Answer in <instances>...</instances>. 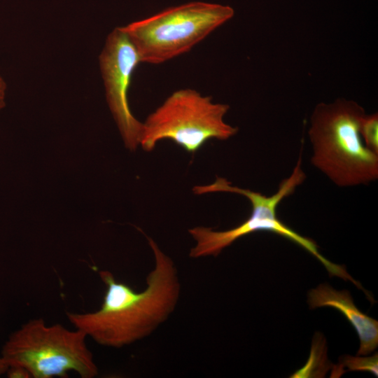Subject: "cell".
Listing matches in <instances>:
<instances>
[{
  "label": "cell",
  "instance_id": "6da1fadb",
  "mask_svg": "<svg viewBox=\"0 0 378 378\" xmlns=\"http://www.w3.org/2000/svg\"><path fill=\"white\" fill-rule=\"evenodd\" d=\"M155 265L148 274L146 288L136 292L118 282L108 270L99 276L106 286L103 302L92 312H66L69 321L97 344L122 348L145 338L171 315L178 303L181 284L177 268L150 237Z\"/></svg>",
  "mask_w": 378,
  "mask_h": 378
},
{
  "label": "cell",
  "instance_id": "7a4b0ae2",
  "mask_svg": "<svg viewBox=\"0 0 378 378\" xmlns=\"http://www.w3.org/2000/svg\"><path fill=\"white\" fill-rule=\"evenodd\" d=\"M364 113L357 102L340 98L317 104L311 115V162L339 187L367 185L378 178V155L365 146L358 132Z\"/></svg>",
  "mask_w": 378,
  "mask_h": 378
},
{
  "label": "cell",
  "instance_id": "3957f363",
  "mask_svg": "<svg viewBox=\"0 0 378 378\" xmlns=\"http://www.w3.org/2000/svg\"><path fill=\"white\" fill-rule=\"evenodd\" d=\"M305 178L306 175L302 168V157L300 155L291 174L279 183L277 191L270 196L233 186L221 177H217L213 183L195 186L192 191L195 195L223 192L243 195L251 204V213L242 223L227 230L216 231L205 227L189 229L190 234L196 241L195 246L190 251L189 256L192 258L217 256L224 248L245 235L258 231H268L286 238L304 248L319 260L331 276L356 284L357 281L349 274L343 265L330 262L320 253L314 241L298 234L277 217L278 205L284 198L292 195Z\"/></svg>",
  "mask_w": 378,
  "mask_h": 378
},
{
  "label": "cell",
  "instance_id": "277c9868",
  "mask_svg": "<svg viewBox=\"0 0 378 378\" xmlns=\"http://www.w3.org/2000/svg\"><path fill=\"white\" fill-rule=\"evenodd\" d=\"M81 330L30 319L4 343L1 357L8 365L24 368L33 378L66 377L69 372L94 378L98 368Z\"/></svg>",
  "mask_w": 378,
  "mask_h": 378
},
{
  "label": "cell",
  "instance_id": "5b68a950",
  "mask_svg": "<svg viewBox=\"0 0 378 378\" xmlns=\"http://www.w3.org/2000/svg\"><path fill=\"white\" fill-rule=\"evenodd\" d=\"M234 14L229 6L192 1L121 28L135 47L141 62L158 64L190 51Z\"/></svg>",
  "mask_w": 378,
  "mask_h": 378
},
{
  "label": "cell",
  "instance_id": "8992f818",
  "mask_svg": "<svg viewBox=\"0 0 378 378\" xmlns=\"http://www.w3.org/2000/svg\"><path fill=\"white\" fill-rule=\"evenodd\" d=\"M229 109L228 104L215 103L194 89L178 90L147 117L139 144L150 152L168 139L195 153L210 139L227 140L237 133L238 128L224 120Z\"/></svg>",
  "mask_w": 378,
  "mask_h": 378
},
{
  "label": "cell",
  "instance_id": "52a82bcc",
  "mask_svg": "<svg viewBox=\"0 0 378 378\" xmlns=\"http://www.w3.org/2000/svg\"><path fill=\"white\" fill-rule=\"evenodd\" d=\"M139 63L138 52L127 35L121 27L115 28L107 36L99 66L109 108L130 150L139 145L143 128V122L130 111L127 97L132 76Z\"/></svg>",
  "mask_w": 378,
  "mask_h": 378
},
{
  "label": "cell",
  "instance_id": "ba28073f",
  "mask_svg": "<svg viewBox=\"0 0 378 378\" xmlns=\"http://www.w3.org/2000/svg\"><path fill=\"white\" fill-rule=\"evenodd\" d=\"M311 309L330 307L342 312L356 330L360 340L357 356H366L378 345V321L356 307L348 290H337L328 284H321L308 294Z\"/></svg>",
  "mask_w": 378,
  "mask_h": 378
},
{
  "label": "cell",
  "instance_id": "9c48e42d",
  "mask_svg": "<svg viewBox=\"0 0 378 378\" xmlns=\"http://www.w3.org/2000/svg\"><path fill=\"white\" fill-rule=\"evenodd\" d=\"M358 132L365 146L378 155V114L364 113L360 119Z\"/></svg>",
  "mask_w": 378,
  "mask_h": 378
},
{
  "label": "cell",
  "instance_id": "30bf717a",
  "mask_svg": "<svg viewBox=\"0 0 378 378\" xmlns=\"http://www.w3.org/2000/svg\"><path fill=\"white\" fill-rule=\"evenodd\" d=\"M341 366L346 368L351 371H367L370 372L376 377L378 374V354L376 353L370 357H353L345 356L342 358Z\"/></svg>",
  "mask_w": 378,
  "mask_h": 378
},
{
  "label": "cell",
  "instance_id": "8fae6325",
  "mask_svg": "<svg viewBox=\"0 0 378 378\" xmlns=\"http://www.w3.org/2000/svg\"><path fill=\"white\" fill-rule=\"evenodd\" d=\"M8 378H30V373L24 368L19 365H10L5 372Z\"/></svg>",
  "mask_w": 378,
  "mask_h": 378
},
{
  "label": "cell",
  "instance_id": "7c38bea8",
  "mask_svg": "<svg viewBox=\"0 0 378 378\" xmlns=\"http://www.w3.org/2000/svg\"><path fill=\"white\" fill-rule=\"evenodd\" d=\"M6 84L0 75V111L5 106Z\"/></svg>",
  "mask_w": 378,
  "mask_h": 378
},
{
  "label": "cell",
  "instance_id": "4fadbf2b",
  "mask_svg": "<svg viewBox=\"0 0 378 378\" xmlns=\"http://www.w3.org/2000/svg\"><path fill=\"white\" fill-rule=\"evenodd\" d=\"M8 366V364L6 363L4 358L0 356V376L5 374Z\"/></svg>",
  "mask_w": 378,
  "mask_h": 378
}]
</instances>
